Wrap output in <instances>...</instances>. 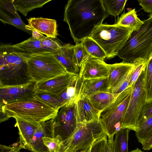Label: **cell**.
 Returning <instances> with one entry per match:
<instances>
[{
	"label": "cell",
	"instance_id": "obj_1",
	"mask_svg": "<svg viewBox=\"0 0 152 152\" xmlns=\"http://www.w3.org/2000/svg\"><path fill=\"white\" fill-rule=\"evenodd\" d=\"M108 16L102 0H69L65 7L64 21L68 25L76 44L90 37Z\"/></svg>",
	"mask_w": 152,
	"mask_h": 152
},
{
	"label": "cell",
	"instance_id": "obj_2",
	"mask_svg": "<svg viewBox=\"0 0 152 152\" xmlns=\"http://www.w3.org/2000/svg\"><path fill=\"white\" fill-rule=\"evenodd\" d=\"M21 50L15 44L1 43L0 87L25 85L34 81Z\"/></svg>",
	"mask_w": 152,
	"mask_h": 152
},
{
	"label": "cell",
	"instance_id": "obj_3",
	"mask_svg": "<svg viewBox=\"0 0 152 152\" xmlns=\"http://www.w3.org/2000/svg\"><path fill=\"white\" fill-rule=\"evenodd\" d=\"M143 21L141 27L132 33L118 53L123 63L132 64L140 58L148 60L152 52V14Z\"/></svg>",
	"mask_w": 152,
	"mask_h": 152
},
{
	"label": "cell",
	"instance_id": "obj_4",
	"mask_svg": "<svg viewBox=\"0 0 152 152\" xmlns=\"http://www.w3.org/2000/svg\"><path fill=\"white\" fill-rule=\"evenodd\" d=\"M53 53H29L22 48L21 55L27 62L29 74L33 81H44L67 72Z\"/></svg>",
	"mask_w": 152,
	"mask_h": 152
},
{
	"label": "cell",
	"instance_id": "obj_5",
	"mask_svg": "<svg viewBox=\"0 0 152 152\" xmlns=\"http://www.w3.org/2000/svg\"><path fill=\"white\" fill-rule=\"evenodd\" d=\"M106 135L100 119L77 124L72 135L62 143L61 152H88L95 141Z\"/></svg>",
	"mask_w": 152,
	"mask_h": 152
},
{
	"label": "cell",
	"instance_id": "obj_6",
	"mask_svg": "<svg viewBox=\"0 0 152 152\" xmlns=\"http://www.w3.org/2000/svg\"><path fill=\"white\" fill-rule=\"evenodd\" d=\"M133 29L116 24H102L94 31L90 37L105 52L107 59L117 56L118 53L133 31Z\"/></svg>",
	"mask_w": 152,
	"mask_h": 152
},
{
	"label": "cell",
	"instance_id": "obj_7",
	"mask_svg": "<svg viewBox=\"0 0 152 152\" xmlns=\"http://www.w3.org/2000/svg\"><path fill=\"white\" fill-rule=\"evenodd\" d=\"M9 118H19L31 122L41 123L53 118L58 110L36 99L12 103L0 107Z\"/></svg>",
	"mask_w": 152,
	"mask_h": 152
},
{
	"label": "cell",
	"instance_id": "obj_8",
	"mask_svg": "<svg viewBox=\"0 0 152 152\" xmlns=\"http://www.w3.org/2000/svg\"><path fill=\"white\" fill-rule=\"evenodd\" d=\"M132 87H128L120 94L112 104L100 113V120L108 138L114 137L121 129Z\"/></svg>",
	"mask_w": 152,
	"mask_h": 152
},
{
	"label": "cell",
	"instance_id": "obj_9",
	"mask_svg": "<svg viewBox=\"0 0 152 152\" xmlns=\"http://www.w3.org/2000/svg\"><path fill=\"white\" fill-rule=\"evenodd\" d=\"M145 70L133 86L129 101L122 120L121 129L127 128L135 132L138 129V119L146 102Z\"/></svg>",
	"mask_w": 152,
	"mask_h": 152
},
{
	"label": "cell",
	"instance_id": "obj_10",
	"mask_svg": "<svg viewBox=\"0 0 152 152\" xmlns=\"http://www.w3.org/2000/svg\"><path fill=\"white\" fill-rule=\"evenodd\" d=\"M75 99L64 104L57 115L51 119L54 137H58L62 143L73 133L77 126Z\"/></svg>",
	"mask_w": 152,
	"mask_h": 152
},
{
	"label": "cell",
	"instance_id": "obj_11",
	"mask_svg": "<svg viewBox=\"0 0 152 152\" xmlns=\"http://www.w3.org/2000/svg\"><path fill=\"white\" fill-rule=\"evenodd\" d=\"M37 83L33 81L25 85L0 87V107L34 99Z\"/></svg>",
	"mask_w": 152,
	"mask_h": 152
},
{
	"label": "cell",
	"instance_id": "obj_12",
	"mask_svg": "<svg viewBox=\"0 0 152 152\" xmlns=\"http://www.w3.org/2000/svg\"><path fill=\"white\" fill-rule=\"evenodd\" d=\"M78 74L67 72L48 80L37 83L35 86V91L45 92L60 96L75 81Z\"/></svg>",
	"mask_w": 152,
	"mask_h": 152
},
{
	"label": "cell",
	"instance_id": "obj_13",
	"mask_svg": "<svg viewBox=\"0 0 152 152\" xmlns=\"http://www.w3.org/2000/svg\"><path fill=\"white\" fill-rule=\"evenodd\" d=\"M110 64L104 60L90 57L82 64L77 77L82 80L107 77Z\"/></svg>",
	"mask_w": 152,
	"mask_h": 152
},
{
	"label": "cell",
	"instance_id": "obj_14",
	"mask_svg": "<svg viewBox=\"0 0 152 152\" xmlns=\"http://www.w3.org/2000/svg\"><path fill=\"white\" fill-rule=\"evenodd\" d=\"M0 20L4 24L11 25L29 34L31 33L26 29V25L18 13L14 0H0Z\"/></svg>",
	"mask_w": 152,
	"mask_h": 152
},
{
	"label": "cell",
	"instance_id": "obj_15",
	"mask_svg": "<svg viewBox=\"0 0 152 152\" xmlns=\"http://www.w3.org/2000/svg\"><path fill=\"white\" fill-rule=\"evenodd\" d=\"M76 113L77 124H83L100 119V113L95 109L88 97L80 95L76 101Z\"/></svg>",
	"mask_w": 152,
	"mask_h": 152
},
{
	"label": "cell",
	"instance_id": "obj_16",
	"mask_svg": "<svg viewBox=\"0 0 152 152\" xmlns=\"http://www.w3.org/2000/svg\"><path fill=\"white\" fill-rule=\"evenodd\" d=\"M15 126L18 130L19 146L22 148L30 150L34 134L40 125V123L30 121L19 118H14Z\"/></svg>",
	"mask_w": 152,
	"mask_h": 152
},
{
	"label": "cell",
	"instance_id": "obj_17",
	"mask_svg": "<svg viewBox=\"0 0 152 152\" xmlns=\"http://www.w3.org/2000/svg\"><path fill=\"white\" fill-rule=\"evenodd\" d=\"M53 53L67 72L74 74H79L80 68L77 65L73 45L69 43L61 45Z\"/></svg>",
	"mask_w": 152,
	"mask_h": 152
},
{
	"label": "cell",
	"instance_id": "obj_18",
	"mask_svg": "<svg viewBox=\"0 0 152 152\" xmlns=\"http://www.w3.org/2000/svg\"><path fill=\"white\" fill-rule=\"evenodd\" d=\"M44 137H54V127L52 119L40 123V125L35 132L30 145L29 151L33 152H49L44 144Z\"/></svg>",
	"mask_w": 152,
	"mask_h": 152
},
{
	"label": "cell",
	"instance_id": "obj_19",
	"mask_svg": "<svg viewBox=\"0 0 152 152\" xmlns=\"http://www.w3.org/2000/svg\"><path fill=\"white\" fill-rule=\"evenodd\" d=\"M80 82L79 94L89 97L101 92H109L110 85L107 77L82 80L77 76Z\"/></svg>",
	"mask_w": 152,
	"mask_h": 152
},
{
	"label": "cell",
	"instance_id": "obj_20",
	"mask_svg": "<svg viewBox=\"0 0 152 152\" xmlns=\"http://www.w3.org/2000/svg\"><path fill=\"white\" fill-rule=\"evenodd\" d=\"M28 25L35 30L51 38H56L58 35L57 26L56 20L42 18H31L27 19Z\"/></svg>",
	"mask_w": 152,
	"mask_h": 152
},
{
	"label": "cell",
	"instance_id": "obj_21",
	"mask_svg": "<svg viewBox=\"0 0 152 152\" xmlns=\"http://www.w3.org/2000/svg\"><path fill=\"white\" fill-rule=\"evenodd\" d=\"M133 66V64L122 62L110 64V70L108 77L110 85L109 92L111 93L121 82Z\"/></svg>",
	"mask_w": 152,
	"mask_h": 152
},
{
	"label": "cell",
	"instance_id": "obj_22",
	"mask_svg": "<svg viewBox=\"0 0 152 152\" xmlns=\"http://www.w3.org/2000/svg\"><path fill=\"white\" fill-rule=\"evenodd\" d=\"M119 95L108 92H101L93 94L88 98L94 108L100 113L112 104Z\"/></svg>",
	"mask_w": 152,
	"mask_h": 152
},
{
	"label": "cell",
	"instance_id": "obj_23",
	"mask_svg": "<svg viewBox=\"0 0 152 152\" xmlns=\"http://www.w3.org/2000/svg\"><path fill=\"white\" fill-rule=\"evenodd\" d=\"M137 17L135 9H131L126 13H123L118 18L116 24L133 30H138L144 23Z\"/></svg>",
	"mask_w": 152,
	"mask_h": 152
},
{
	"label": "cell",
	"instance_id": "obj_24",
	"mask_svg": "<svg viewBox=\"0 0 152 152\" xmlns=\"http://www.w3.org/2000/svg\"><path fill=\"white\" fill-rule=\"evenodd\" d=\"M15 45L29 53L36 54L46 52L54 53L55 52L45 46L42 44L41 39H34L31 37Z\"/></svg>",
	"mask_w": 152,
	"mask_h": 152
},
{
	"label": "cell",
	"instance_id": "obj_25",
	"mask_svg": "<svg viewBox=\"0 0 152 152\" xmlns=\"http://www.w3.org/2000/svg\"><path fill=\"white\" fill-rule=\"evenodd\" d=\"M51 0H14V4L17 11L24 16L28 13L36 8L42 7Z\"/></svg>",
	"mask_w": 152,
	"mask_h": 152
},
{
	"label": "cell",
	"instance_id": "obj_26",
	"mask_svg": "<svg viewBox=\"0 0 152 152\" xmlns=\"http://www.w3.org/2000/svg\"><path fill=\"white\" fill-rule=\"evenodd\" d=\"M90 57L104 60L106 54L101 47L90 37L86 38L81 42Z\"/></svg>",
	"mask_w": 152,
	"mask_h": 152
},
{
	"label": "cell",
	"instance_id": "obj_27",
	"mask_svg": "<svg viewBox=\"0 0 152 152\" xmlns=\"http://www.w3.org/2000/svg\"><path fill=\"white\" fill-rule=\"evenodd\" d=\"M34 98L58 110L64 105L60 96L45 92H35Z\"/></svg>",
	"mask_w": 152,
	"mask_h": 152
},
{
	"label": "cell",
	"instance_id": "obj_28",
	"mask_svg": "<svg viewBox=\"0 0 152 152\" xmlns=\"http://www.w3.org/2000/svg\"><path fill=\"white\" fill-rule=\"evenodd\" d=\"M130 130L127 128L121 129L115 134L114 140V152H128V141Z\"/></svg>",
	"mask_w": 152,
	"mask_h": 152
},
{
	"label": "cell",
	"instance_id": "obj_29",
	"mask_svg": "<svg viewBox=\"0 0 152 152\" xmlns=\"http://www.w3.org/2000/svg\"><path fill=\"white\" fill-rule=\"evenodd\" d=\"M103 7L108 16L111 15L115 17L118 16L123 11L127 0H102Z\"/></svg>",
	"mask_w": 152,
	"mask_h": 152
},
{
	"label": "cell",
	"instance_id": "obj_30",
	"mask_svg": "<svg viewBox=\"0 0 152 152\" xmlns=\"http://www.w3.org/2000/svg\"><path fill=\"white\" fill-rule=\"evenodd\" d=\"M145 71V89L146 102L152 100V52L147 60Z\"/></svg>",
	"mask_w": 152,
	"mask_h": 152
},
{
	"label": "cell",
	"instance_id": "obj_31",
	"mask_svg": "<svg viewBox=\"0 0 152 152\" xmlns=\"http://www.w3.org/2000/svg\"><path fill=\"white\" fill-rule=\"evenodd\" d=\"M147 60L140 58L136 60L132 63L134 67L129 74L128 87L133 86L142 72L145 69Z\"/></svg>",
	"mask_w": 152,
	"mask_h": 152
},
{
	"label": "cell",
	"instance_id": "obj_32",
	"mask_svg": "<svg viewBox=\"0 0 152 152\" xmlns=\"http://www.w3.org/2000/svg\"><path fill=\"white\" fill-rule=\"evenodd\" d=\"M138 142L141 144L152 134V115L135 132Z\"/></svg>",
	"mask_w": 152,
	"mask_h": 152
},
{
	"label": "cell",
	"instance_id": "obj_33",
	"mask_svg": "<svg viewBox=\"0 0 152 152\" xmlns=\"http://www.w3.org/2000/svg\"><path fill=\"white\" fill-rule=\"evenodd\" d=\"M73 48L77 65L80 68L83 63L90 56L81 42L76 43L75 45L73 46Z\"/></svg>",
	"mask_w": 152,
	"mask_h": 152
},
{
	"label": "cell",
	"instance_id": "obj_34",
	"mask_svg": "<svg viewBox=\"0 0 152 152\" xmlns=\"http://www.w3.org/2000/svg\"><path fill=\"white\" fill-rule=\"evenodd\" d=\"M43 141L44 144L48 148L49 152H61L62 142L58 137H44Z\"/></svg>",
	"mask_w": 152,
	"mask_h": 152
},
{
	"label": "cell",
	"instance_id": "obj_35",
	"mask_svg": "<svg viewBox=\"0 0 152 152\" xmlns=\"http://www.w3.org/2000/svg\"><path fill=\"white\" fill-rule=\"evenodd\" d=\"M152 115V100L148 102H146L142 108L137 124L138 129L148 118Z\"/></svg>",
	"mask_w": 152,
	"mask_h": 152
},
{
	"label": "cell",
	"instance_id": "obj_36",
	"mask_svg": "<svg viewBox=\"0 0 152 152\" xmlns=\"http://www.w3.org/2000/svg\"><path fill=\"white\" fill-rule=\"evenodd\" d=\"M107 137L106 134L95 141L91 146L90 152H104L108 141Z\"/></svg>",
	"mask_w": 152,
	"mask_h": 152
},
{
	"label": "cell",
	"instance_id": "obj_37",
	"mask_svg": "<svg viewBox=\"0 0 152 152\" xmlns=\"http://www.w3.org/2000/svg\"><path fill=\"white\" fill-rule=\"evenodd\" d=\"M133 68L126 74L121 82L111 91V93L119 95L128 87L129 77Z\"/></svg>",
	"mask_w": 152,
	"mask_h": 152
},
{
	"label": "cell",
	"instance_id": "obj_38",
	"mask_svg": "<svg viewBox=\"0 0 152 152\" xmlns=\"http://www.w3.org/2000/svg\"><path fill=\"white\" fill-rule=\"evenodd\" d=\"M42 44L45 47L50 49L54 51H56L61 47L60 45L56 41L52 39L45 36L41 39Z\"/></svg>",
	"mask_w": 152,
	"mask_h": 152
},
{
	"label": "cell",
	"instance_id": "obj_39",
	"mask_svg": "<svg viewBox=\"0 0 152 152\" xmlns=\"http://www.w3.org/2000/svg\"><path fill=\"white\" fill-rule=\"evenodd\" d=\"M138 1L145 12L152 14V0H140Z\"/></svg>",
	"mask_w": 152,
	"mask_h": 152
},
{
	"label": "cell",
	"instance_id": "obj_40",
	"mask_svg": "<svg viewBox=\"0 0 152 152\" xmlns=\"http://www.w3.org/2000/svg\"><path fill=\"white\" fill-rule=\"evenodd\" d=\"M21 148L19 146L14 145L12 146H7L0 145V152H20Z\"/></svg>",
	"mask_w": 152,
	"mask_h": 152
},
{
	"label": "cell",
	"instance_id": "obj_41",
	"mask_svg": "<svg viewBox=\"0 0 152 152\" xmlns=\"http://www.w3.org/2000/svg\"><path fill=\"white\" fill-rule=\"evenodd\" d=\"M26 29L31 31L32 34V38L34 39H40L45 37L42 34L34 29L28 25L26 26Z\"/></svg>",
	"mask_w": 152,
	"mask_h": 152
},
{
	"label": "cell",
	"instance_id": "obj_42",
	"mask_svg": "<svg viewBox=\"0 0 152 152\" xmlns=\"http://www.w3.org/2000/svg\"><path fill=\"white\" fill-rule=\"evenodd\" d=\"M113 139L114 137L108 138L104 152H114Z\"/></svg>",
	"mask_w": 152,
	"mask_h": 152
},
{
	"label": "cell",
	"instance_id": "obj_43",
	"mask_svg": "<svg viewBox=\"0 0 152 152\" xmlns=\"http://www.w3.org/2000/svg\"><path fill=\"white\" fill-rule=\"evenodd\" d=\"M142 149L148 151L152 148V134L142 144Z\"/></svg>",
	"mask_w": 152,
	"mask_h": 152
},
{
	"label": "cell",
	"instance_id": "obj_44",
	"mask_svg": "<svg viewBox=\"0 0 152 152\" xmlns=\"http://www.w3.org/2000/svg\"><path fill=\"white\" fill-rule=\"evenodd\" d=\"M0 122L1 123L5 121L10 118L7 116V115L4 112H3L2 110H0Z\"/></svg>",
	"mask_w": 152,
	"mask_h": 152
},
{
	"label": "cell",
	"instance_id": "obj_45",
	"mask_svg": "<svg viewBox=\"0 0 152 152\" xmlns=\"http://www.w3.org/2000/svg\"><path fill=\"white\" fill-rule=\"evenodd\" d=\"M129 152H143L141 150L139 149V148H136L135 149L132 150V151H130Z\"/></svg>",
	"mask_w": 152,
	"mask_h": 152
},
{
	"label": "cell",
	"instance_id": "obj_46",
	"mask_svg": "<svg viewBox=\"0 0 152 152\" xmlns=\"http://www.w3.org/2000/svg\"><path fill=\"white\" fill-rule=\"evenodd\" d=\"M84 152L83 151H77V152Z\"/></svg>",
	"mask_w": 152,
	"mask_h": 152
},
{
	"label": "cell",
	"instance_id": "obj_47",
	"mask_svg": "<svg viewBox=\"0 0 152 152\" xmlns=\"http://www.w3.org/2000/svg\"></svg>",
	"mask_w": 152,
	"mask_h": 152
}]
</instances>
